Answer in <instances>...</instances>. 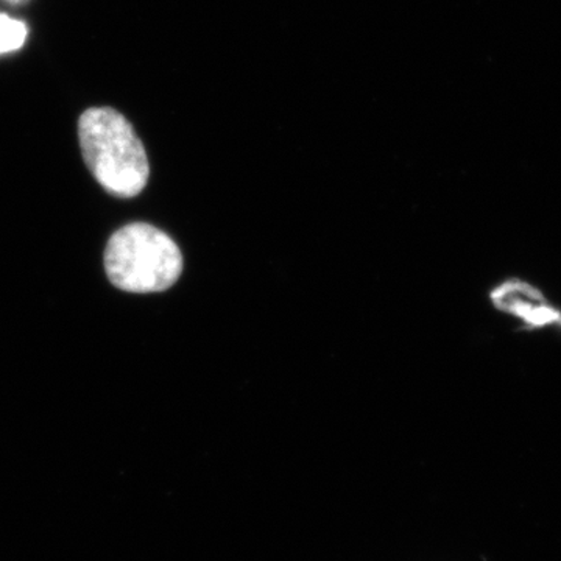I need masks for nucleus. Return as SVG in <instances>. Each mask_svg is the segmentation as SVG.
Returning a JSON list of instances; mask_svg holds the SVG:
<instances>
[{
  "label": "nucleus",
  "instance_id": "obj_1",
  "mask_svg": "<svg viewBox=\"0 0 561 561\" xmlns=\"http://www.w3.org/2000/svg\"><path fill=\"white\" fill-rule=\"evenodd\" d=\"M79 139L88 169L108 194L133 198L147 186L149 158L130 122L119 111H84L79 121Z\"/></svg>",
  "mask_w": 561,
  "mask_h": 561
},
{
  "label": "nucleus",
  "instance_id": "obj_2",
  "mask_svg": "<svg viewBox=\"0 0 561 561\" xmlns=\"http://www.w3.org/2000/svg\"><path fill=\"white\" fill-rule=\"evenodd\" d=\"M105 271L117 289L153 294L171 289L183 272V254L165 232L149 224H130L111 236Z\"/></svg>",
  "mask_w": 561,
  "mask_h": 561
},
{
  "label": "nucleus",
  "instance_id": "obj_3",
  "mask_svg": "<svg viewBox=\"0 0 561 561\" xmlns=\"http://www.w3.org/2000/svg\"><path fill=\"white\" fill-rule=\"evenodd\" d=\"M494 311L518 321V332L556 331L561 334V306L537 284L519 276L502 279L489 291Z\"/></svg>",
  "mask_w": 561,
  "mask_h": 561
},
{
  "label": "nucleus",
  "instance_id": "obj_4",
  "mask_svg": "<svg viewBox=\"0 0 561 561\" xmlns=\"http://www.w3.org/2000/svg\"><path fill=\"white\" fill-rule=\"evenodd\" d=\"M27 38V27L24 22L11 20L0 13V54L21 49Z\"/></svg>",
  "mask_w": 561,
  "mask_h": 561
}]
</instances>
